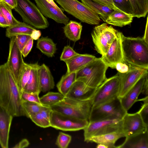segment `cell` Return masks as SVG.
Instances as JSON below:
<instances>
[{
	"mask_svg": "<svg viewBox=\"0 0 148 148\" xmlns=\"http://www.w3.org/2000/svg\"><path fill=\"white\" fill-rule=\"evenodd\" d=\"M41 14L45 16L52 19L58 23L66 25L69 21V18L60 8H57L46 0H34Z\"/></svg>",
	"mask_w": 148,
	"mask_h": 148,
	"instance_id": "9a60e30c",
	"label": "cell"
},
{
	"mask_svg": "<svg viewBox=\"0 0 148 148\" xmlns=\"http://www.w3.org/2000/svg\"><path fill=\"white\" fill-rule=\"evenodd\" d=\"M92 106L91 99L80 101L65 97L62 101L50 107L53 111L77 118L88 121Z\"/></svg>",
	"mask_w": 148,
	"mask_h": 148,
	"instance_id": "277c9868",
	"label": "cell"
},
{
	"mask_svg": "<svg viewBox=\"0 0 148 148\" xmlns=\"http://www.w3.org/2000/svg\"><path fill=\"white\" fill-rule=\"evenodd\" d=\"M2 0H0V1H2Z\"/></svg>",
	"mask_w": 148,
	"mask_h": 148,
	"instance_id": "6f0895ef",
	"label": "cell"
},
{
	"mask_svg": "<svg viewBox=\"0 0 148 148\" xmlns=\"http://www.w3.org/2000/svg\"><path fill=\"white\" fill-rule=\"evenodd\" d=\"M16 6L14 9L21 16L23 22L35 28L44 29L49 25L47 19L38 8L30 0H16Z\"/></svg>",
	"mask_w": 148,
	"mask_h": 148,
	"instance_id": "5b68a950",
	"label": "cell"
},
{
	"mask_svg": "<svg viewBox=\"0 0 148 148\" xmlns=\"http://www.w3.org/2000/svg\"><path fill=\"white\" fill-rule=\"evenodd\" d=\"M29 143L28 140L26 139H24L15 145L13 148H21L26 147L29 146Z\"/></svg>",
	"mask_w": 148,
	"mask_h": 148,
	"instance_id": "c3c4849f",
	"label": "cell"
},
{
	"mask_svg": "<svg viewBox=\"0 0 148 148\" xmlns=\"http://www.w3.org/2000/svg\"><path fill=\"white\" fill-rule=\"evenodd\" d=\"M14 117L0 105V145L8 148L10 128Z\"/></svg>",
	"mask_w": 148,
	"mask_h": 148,
	"instance_id": "e0dca14e",
	"label": "cell"
},
{
	"mask_svg": "<svg viewBox=\"0 0 148 148\" xmlns=\"http://www.w3.org/2000/svg\"><path fill=\"white\" fill-rule=\"evenodd\" d=\"M78 53L75 51L70 45L65 46L60 57L61 61L65 62L77 55Z\"/></svg>",
	"mask_w": 148,
	"mask_h": 148,
	"instance_id": "60d3db41",
	"label": "cell"
},
{
	"mask_svg": "<svg viewBox=\"0 0 148 148\" xmlns=\"http://www.w3.org/2000/svg\"><path fill=\"white\" fill-rule=\"evenodd\" d=\"M121 88V78L118 72L107 79L97 88L91 99L92 107H95L119 97Z\"/></svg>",
	"mask_w": 148,
	"mask_h": 148,
	"instance_id": "ba28073f",
	"label": "cell"
},
{
	"mask_svg": "<svg viewBox=\"0 0 148 148\" xmlns=\"http://www.w3.org/2000/svg\"><path fill=\"white\" fill-rule=\"evenodd\" d=\"M47 1H48L49 3L51 4L54 7H55L57 8H59L57 5L54 2V1L53 0H46Z\"/></svg>",
	"mask_w": 148,
	"mask_h": 148,
	"instance_id": "11a10c76",
	"label": "cell"
},
{
	"mask_svg": "<svg viewBox=\"0 0 148 148\" xmlns=\"http://www.w3.org/2000/svg\"><path fill=\"white\" fill-rule=\"evenodd\" d=\"M148 69L130 64L128 71L124 73L119 72L121 78V88L119 98L123 97L144 75L147 73Z\"/></svg>",
	"mask_w": 148,
	"mask_h": 148,
	"instance_id": "7c38bea8",
	"label": "cell"
},
{
	"mask_svg": "<svg viewBox=\"0 0 148 148\" xmlns=\"http://www.w3.org/2000/svg\"><path fill=\"white\" fill-rule=\"evenodd\" d=\"M131 14L113 10L108 16L105 22L114 26L122 27L130 24L133 20Z\"/></svg>",
	"mask_w": 148,
	"mask_h": 148,
	"instance_id": "d4e9b609",
	"label": "cell"
},
{
	"mask_svg": "<svg viewBox=\"0 0 148 148\" xmlns=\"http://www.w3.org/2000/svg\"><path fill=\"white\" fill-rule=\"evenodd\" d=\"M122 45L124 59L127 63L148 69V44L143 37H127L123 34Z\"/></svg>",
	"mask_w": 148,
	"mask_h": 148,
	"instance_id": "7a4b0ae2",
	"label": "cell"
},
{
	"mask_svg": "<svg viewBox=\"0 0 148 148\" xmlns=\"http://www.w3.org/2000/svg\"><path fill=\"white\" fill-rule=\"evenodd\" d=\"M108 67L97 58L76 72V80L82 81L91 88H97L107 78L106 72Z\"/></svg>",
	"mask_w": 148,
	"mask_h": 148,
	"instance_id": "3957f363",
	"label": "cell"
},
{
	"mask_svg": "<svg viewBox=\"0 0 148 148\" xmlns=\"http://www.w3.org/2000/svg\"><path fill=\"white\" fill-rule=\"evenodd\" d=\"M51 127L64 131L83 130L88 125L87 120L77 118L52 111L50 115Z\"/></svg>",
	"mask_w": 148,
	"mask_h": 148,
	"instance_id": "30bf717a",
	"label": "cell"
},
{
	"mask_svg": "<svg viewBox=\"0 0 148 148\" xmlns=\"http://www.w3.org/2000/svg\"><path fill=\"white\" fill-rule=\"evenodd\" d=\"M29 118L36 125L40 127L45 128L51 127L50 121L45 118L40 112L30 116Z\"/></svg>",
	"mask_w": 148,
	"mask_h": 148,
	"instance_id": "d590c367",
	"label": "cell"
},
{
	"mask_svg": "<svg viewBox=\"0 0 148 148\" xmlns=\"http://www.w3.org/2000/svg\"><path fill=\"white\" fill-rule=\"evenodd\" d=\"M122 119H114L89 122L84 130V140L91 137L117 131H122Z\"/></svg>",
	"mask_w": 148,
	"mask_h": 148,
	"instance_id": "9c48e42d",
	"label": "cell"
},
{
	"mask_svg": "<svg viewBox=\"0 0 148 148\" xmlns=\"http://www.w3.org/2000/svg\"><path fill=\"white\" fill-rule=\"evenodd\" d=\"M142 101L143 103L138 112L145 125L148 127V96L142 99H138L137 101Z\"/></svg>",
	"mask_w": 148,
	"mask_h": 148,
	"instance_id": "74e56055",
	"label": "cell"
},
{
	"mask_svg": "<svg viewBox=\"0 0 148 148\" xmlns=\"http://www.w3.org/2000/svg\"><path fill=\"white\" fill-rule=\"evenodd\" d=\"M39 95L36 93H29L23 92L21 95V98L23 101L41 104Z\"/></svg>",
	"mask_w": 148,
	"mask_h": 148,
	"instance_id": "b9f144b4",
	"label": "cell"
},
{
	"mask_svg": "<svg viewBox=\"0 0 148 148\" xmlns=\"http://www.w3.org/2000/svg\"><path fill=\"white\" fill-rule=\"evenodd\" d=\"M9 5L12 9H14L16 6L17 3L16 0H2Z\"/></svg>",
	"mask_w": 148,
	"mask_h": 148,
	"instance_id": "816d5d0a",
	"label": "cell"
},
{
	"mask_svg": "<svg viewBox=\"0 0 148 148\" xmlns=\"http://www.w3.org/2000/svg\"><path fill=\"white\" fill-rule=\"evenodd\" d=\"M142 93L146 96L148 95V76L146 77L144 83Z\"/></svg>",
	"mask_w": 148,
	"mask_h": 148,
	"instance_id": "681fc988",
	"label": "cell"
},
{
	"mask_svg": "<svg viewBox=\"0 0 148 148\" xmlns=\"http://www.w3.org/2000/svg\"><path fill=\"white\" fill-rule=\"evenodd\" d=\"M127 112L123 108L120 99L116 97L92 107L89 122L114 119H122Z\"/></svg>",
	"mask_w": 148,
	"mask_h": 148,
	"instance_id": "52a82bcc",
	"label": "cell"
},
{
	"mask_svg": "<svg viewBox=\"0 0 148 148\" xmlns=\"http://www.w3.org/2000/svg\"><path fill=\"white\" fill-rule=\"evenodd\" d=\"M21 93L7 61L0 66V105L13 117L26 116Z\"/></svg>",
	"mask_w": 148,
	"mask_h": 148,
	"instance_id": "6da1fadb",
	"label": "cell"
},
{
	"mask_svg": "<svg viewBox=\"0 0 148 148\" xmlns=\"http://www.w3.org/2000/svg\"><path fill=\"white\" fill-rule=\"evenodd\" d=\"M115 5L121 11L132 14V8L129 0H112Z\"/></svg>",
	"mask_w": 148,
	"mask_h": 148,
	"instance_id": "f35d334b",
	"label": "cell"
},
{
	"mask_svg": "<svg viewBox=\"0 0 148 148\" xmlns=\"http://www.w3.org/2000/svg\"><path fill=\"white\" fill-rule=\"evenodd\" d=\"M64 9L81 22L98 25L101 19L98 15L77 0H55Z\"/></svg>",
	"mask_w": 148,
	"mask_h": 148,
	"instance_id": "8992f818",
	"label": "cell"
},
{
	"mask_svg": "<svg viewBox=\"0 0 148 148\" xmlns=\"http://www.w3.org/2000/svg\"><path fill=\"white\" fill-rule=\"evenodd\" d=\"M101 25L108 42L110 45L121 32L114 28L112 26H108L107 23H104Z\"/></svg>",
	"mask_w": 148,
	"mask_h": 148,
	"instance_id": "e575fe53",
	"label": "cell"
},
{
	"mask_svg": "<svg viewBox=\"0 0 148 148\" xmlns=\"http://www.w3.org/2000/svg\"><path fill=\"white\" fill-rule=\"evenodd\" d=\"M36 29L31 25L24 22H20L18 24L7 27L6 36L9 38L18 35L31 34Z\"/></svg>",
	"mask_w": 148,
	"mask_h": 148,
	"instance_id": "83f0119b",
	"label": "cell"
},
{
	"mask_svg": "<svg viewBox=\"0 0 148 148\" xmlns=\"http://www.w3.org/2000/svg\"><path fill=\"white\" fill-rule=\"evenodd\" d=\"M122 131L127 137L148 130L138 112L133 114L127 112L122 119Z\"/></svg>",
	"mask_w": 148,
	"mask_h": 148,
	"instance_id": "4fadbf2b",
	"label": "cell"
},
{
	"mask_svg": "<svg viewBox=\"0 0 148 148\" xmlns=\"http://www.w3.org/2000/svg\"><path fill=\"white\" fill-rule=\"evenodd\" d=\"M9 25L4 14L0 9V27H7Z\"/></svg>",
	"mask_w": 148,
	"mask_h": 148,
	"instance_id": "7dc6e473",
	"label": "cell"
},
{
	"mask_svg": "<svg viewBox=\"0 0 148 148\" xmlns=\"http://www.w3.org/2000/svg\"><path fill=\"white\" fill-rule=\"evenodd\" d=\"M22 104L26 116L28 118L36 113L40 112L45 106L37 103L23 100Z\"/></svg>",
	"mask_w": 148,
	"mask_h": 148,
	"instance_id": "d6a6232c",
	"label": "cell"
},
{
	"mask_svg": "<svg viewBox=\"0 0 148 148\" xmlns=\"http://www.w3.org/2000/svg\"><path fill=\"white\" fill-rule=\"evenodd\" d=\"M31 69V64L25 63L20 81V88L22 92L29 80Z\"/></svg>",
	"mask_w": 148,
	"mask_h": 148,
	"instance_id": "8d00e7d4",
	"label": "cell"
},
{
	"mask_svg": "<svg viewBox=\"0 0 148 148\" xmlns=\"http://www.w3.org/2000/svg\"><path fill=\"white\" fill-rule=\"evenodd\" d=\"M52 111L50 106H46L40 112L45 118L50 121V115Z\"/></svg>",
	"mask_w": 148,
	"mask_h": 148,
	"instance_id": "bcb514c9",
	"label": "cell"
},
{
	"mask_svg": "<svg viewBox=\"0 0 148 148\" xmlns=\"http://www.w3.org/2000/svg\"><path fill=\"white\" fill-rule=\"evenodd\" d=\"M96 147L97 148H111L108 145L101 144H97Z\"/></svg>",
	"mask_w": 148,
	"mask_h": 148,
	"instance_id": "db71d44e",
	"label": "cell"
},
{
	"mask_svg": "<svg viewBox=\"0 0 148 148\" xmlns=\"http://www.w3.org/2000/svg\"><path fill=\"white\" fill-rule=\"evenodd\" d=\"M36 47L49 57H52L57 50L56 44L47 36H42L37 40Z\"/></svg>",
	"mask_w": 148,
	"mask_h": 148,
	"instance_id": "4316f807",
	"label": "cell"
},
{
	"mask_svg": "<svg viewBox=\"0 0 148 148\" xmlns=\"http://www.w3.org/2000/svg\"><path fill=\"white\" fill-rule=\"evenodd\" d=\"M65 96L60 92H49L40 98L42 105L50 106L63 100Z\"/></svg>",
	"mask_w": 148,
	"mask_h": 148,
	"instance_id": "1f68e13d",
	"label": "cell"
},
{
	"mask_svg": "<svg viewBox=\"0 0 148 148\" xmlns=\"http://www.w3.org/2000/svg\"><path fill=\"white\" fill-rule=\"evenodd\" d=\"M63 28L65 36L70 40L75 42L80 39L82 29L81 23L71 20Z\"/></svg>",
	"mask_w": 148,
	"mask_h": 148,
	"instance_id": "484cf974",
	"label": "cell"
},
{
	"mask_svg": "<svg viewBox=\"0 0 148 148\" xmlns=\"http://www.w3.org/2000/svg\"><path fill=\"white\" fill-rule=\"evenodd\" d=\"M41 32L39 30L36 29L34 30L30 34L31 37L33 40H38L41 36Z\"/></svg>",
	"mask_w": 148,
	"mask_h": 148,
	"instance_id": "f907efd6",
	"label": "cell"
},
{
	"mask_svg": "<svg viewBox=\"0 0 148 148\" xmlns=\"http://www.w3.org/2000/svg\"><path fill=\"white\" fill-rule=\"evenodd\" d=\"M91 34L96 51L102 56L105 54L110 45L108 42L101 25L95 26Z\"/></svg>",
	"mask_w": 148,
	"mask_h": 148,
	"instance_id": "44dd1931",
	"label": "cell"
},
{
	"mask_svg": "<svg viewBox=\"0 0 148 148\" xmlns=\"http://www.w3.org/2000/svg\"><path fill=\"white\" fill-rule=\"evenodd\" d=\"M71 140V136L62 132L59 133L56 144L60 148H67Z\"/></svg>",
	"mask_w": 148,
	"mask_h": 148,
	"instance_id": "ab89813d",
	"label": "cell"
},
{
	"mask_svg": "<svg viewBox=\"0 0 148 148\" xmlns=\"http://www.w3.org/2000/svg\"><path fill=\"white\" fill-rule=\"evenodd\" d=\"M33 40L31 38L23 48L21 52L24 58L27 57L31 51L33 46Z\"/></svg>",
	"mask_w": 148,
	"mask_h": 148,
	"instance_id": "ee69618b",
	"label": "cell"
},
{
	"mask_svg": "<svg viewBox=\"0 0 148 148\" xmlns=\"http://www.w3.org/2000/svg\"><path fill=\"white\" fill-rule=\"evenodd\" d=\"M123 34L121 32L112 44L106 54L102 56L101 58L108 67L115 68L118 62L127 64L123 56L122 45V36Z\"/></svg>",
	"mask_w": 148,
	"mask_h": 148,
	"instance_id": "5bb4252c",
	"label": "cell"
},
{
	"mask_svg": "<svg viewBox=\"0 0 148 148\" xmlns=\"http://www.w3.org/2000/svg\"><path fill=\"white\" fill-rule=\"evenodd\" d=\"M148 17L147 18V21L146 23V25L145 29V34L143 38L145 41V42L147 43L148 44Z\"/></svg>",
	"mask_w": 148,
	"mask_h": 148,
	"instance_id": "f5cc1de1",
	"label": "cell"
},
{
	"mask_svg": "<svg viewBox=\"0 0 148 148\" xmlns=\"http://www.w3.org/2000/svg\"><path fill=\"white\" fill-rule=\"evenodd\" d=\"M53 1H55V0H53Z\"/></svg>",
	"mask_w": 148,
	"mask_h": 148,
	"instance_id": "680465c9",
	"label": "cell"
},
{
	"mask_svg": "<svg viewBox=\"0 0 148 148\" xmlns=\"http://www.w3.org/2000/svg\"><path fill=\"white\" fill-rule=\"evenodd\" d=\"M125 138L124 142L116 148H148V130Z\"/></svg>",
	"mask_w": 148,
	"mask_h": 148,
	"instance_id": "ffe728a7",
	"label": "cell"
},
{
	"mask_svg": "<svg viewBox=\"0 0 148 148\" xmlns=\"http://www.w3.org/2000/svg\"><path fill=\"white\" fill-rule=\"evenodd\" d=\"M132 16L138 18L145 17L148 12V0H129Z\"/></svg>",
	"mask_w": 148,
	"mask_h": 148,
	"instance_id": "4dcf8cb0",
	"label": "cell"
},
{
	"mask_svg": "<svg viewBox=\"0 0 148 148\" xmlns=\"http://www.w3.org/2000/svg\"><path fill=\"white\" fill-rule=\"evenodd\" d=\"M10 39L7 62L10 70L20 88L21 76L25 62L23 61L21 51L17 46L16 36H13Z\"/></svg>",
	"mask_w": 148,
	"mask_h": 148,
	"instance_id": "8fae6325",
	"label": "cell"
},
{
	"mask_svg": "<svg viewBox=\"0 0 148 148\" xmlns=\"http://www.w3.org/2000/svg\"><path fill=\"white\" fill-rule=\"evenodd\" d=\"M147 76L148 73L143 75L123 97L119 98L123 108L127 112L137 101L138 96L142 93L144 83Z\"/></svg>",
	"mask_w": 148,
	"mask_h": 148,
	"instance_id": "ac0fdd59",
	"label": "cell"
},
{
	"mask_svg": "<svg viewBox=\"0 0 148 148\" xmlns=\"http://www.w3.org/2000/svg\"><path fill=\"white\" fill-rule=\"evenodd\" d=\"M76 72H75L69 74L66 73L63 75L56 85L59 92L65 97L76 80Z\"/></svg>",
	"mask_w": 148,
	"mask_h": 148,
	"instance_id": "f1b7e54d",
	"label": "cell"
},
{
	"mask_svg": "<svg viewBox=\"0 0 148 148\" xmlns=\"http://www.w3.org/2000/svg\"><path fill=\"white\" fill-rule=\"evenodd\" d=\"M82 2L97 14L103 21H105L108 15L113 10L92 0H81Z\"/></svg>",
	"mask_w": 148,
	"mask_h": 148,
	"instance_id": "f546056e",
	"label": "cell"
},
{
	"mask_svg": "<svg viewBox=\"0 0 148 148\" xmlns=\"http://www.w3.org/2000/svg\"><path fill=\"white\" fill-rule=\"evenodd\" d=\"M0 9L5 17L9 26H14L18 24L20 21L17 20L13 16L11 7L5 2L0 1Z\"/></svg>",
	"mask_w": 148,
	"mask_h": 148,
	"instance_id": "836d02e7",
	"label": "cell"
},
{
	"mask_svg": "<svg viewBox=\"0 0 148 148\" xmlns=\"http://www.w3.org/2000/svg\"><path fill=\"white\" fill-rule=\"evenodd\" d=\"M92 0L94 1H95V2H96V1H97V0Z\"/></svg>",
	"mask_w": 148,
	"mask_h": 148,
	"instance_id": "9f6ffc18",
	"label": "cell"
},
{
	"mask_svg": "<svg viewBox=\"0 0 148 148\" xmlns=\"http://www.w3.org/2000/svg\"><path fill=\"white\" fill-rule=\"evenodd\" d=\"M38 72L41 91L46 92L53 89L54 81L49 68L43 64L39 65Z\"/></svg>",
	"mask_w": 148,
	"mask_h": 148,
	"instance_id": "7402d4cb",
	"label": "cell"
},
{
	"mask_svg": "<svg viewBox=\"0 0 148 148\" xmlns=\"http://www.w3.org/2000/svg\"><path fill=\"white\" fill-rule=\"evenodd\" d=\"M130 64L122 62H118L115 65V68L118 72L124 73L128 71L130 69Z\"/></svg>",
	"mask_w": 148,
	"mask_h": 148,
	"instance_id": "f6af8a7d",
	"label": "cell"
},
{
	"mask_svg": "<svg viewBox=\"0 0 148 148\" xmlns=\"http://www.w3.org/2000/svg\"><path fill=\"white\" fill-rule=\"evenodd\" d=\"M97 58L92 55L78 53L70 59L64 62L67 67L66 74L77 72Z\"/></svg>",
	"mask_w": 148,
	"mask_h": 148,
	"instance_id": "d6986e66",
	"label": "cell"
},
{
	"mask_svg": "<svg viewBox=\"0 0 148 148\" xmlns=\"http://www.w3.org/2000/svg\"><path fill=\"white\" fill-rule=\"evenodd\" d=\"M97 88H91L82 81L76 80L65 97L80 101L89 100L93 97Z\"/></svg>",
	"mask_w": 148,
	"mask_h": 148,
	"instance_id": "2e32d148",
	"label": "cell"
},
{
	"mask_svg": "<svg viewBox=\"0 0 148 148\" xmlns=\"http://www.w3.org/2000/svg\"><path fill=\"white\" fill-rule=\"evenodd\" d=\"M125 137L122 131H117L104 134L93 136L90 138L87 142H94L97 144L107 145L111 148H116L115 144L120 138Z\"/></svg>",
	"mask_w": 148,
	"mask_h": 148,
	"instance_id": "cb8c5ba5",
	"label": "cell"
},
{
	"mask_svg": "<svg viewBox=\"0 0 148 148\" xmlns=\"http://www.w3.org/2000/svg\"><path fill=\"white\" fill-rule=\"evenodd\" d=\"M15 36L17 46L21 52L24 46L31 38L30 34H21Z\"/></svg>",
	"mask_w": 148,
	"mask_h": 148,
	"instance_id": "7bdbcfd3",
	"label": "cell"
},
{
	"mask_svg": "<svg viewBox=\"0 0 148 148\" xmlns=\"http://www.w3.org/2000/svg\"><path fill=\"white\" fill-rule=\"evenodd\" d=\"M31 64V69L29 77L23 92L39 94L41 92L38 72L39 65L38 62Z\"/></svg>",
	"mask_w": 148,
	"mask_h": 148,
	"instance_id": "603a6c76",
	"label": "cell"
}]
</instances>
